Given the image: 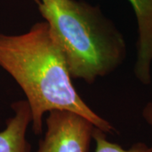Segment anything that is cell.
Returning a JSON list of instances; mask_svg holds the SVG:
<instances>
[{
	"mask_svg": "<svg viewBox=\"0 0 152 152\" xmlns=\"http://www.w3.org/2000/svg\"><path fill=\"white\" fill-rule=\"evenodd\" d=\"M47 130L36 152H89L95 126L69 111L48 113Z\"/></svg>",
	"mask_w": 152,
	"mask_h": 152,
	"instance_id": "3",
	"label": "cell"
},
{
	"mask_svg": "<svg viewBox=\"0 0 152 152\" xmlns=\"http://www.w3.org/2000/svg\"><path fill=\"white\" fill-rule=\"evenodd\" d=\"M106 133L97 128H94L92 139L96 143L95 152H152L151 146L143 142L134 144L129 149H124L119 145L109 141Z\"/></svg>",
	"mask_w": 152,
	"mask_h": 152,
	"instance_id": "6",
	"label": "cell"
},
{
	"mask_svg": "<svg viewBox=\"0 0 152 152\" xmlns=\"http://www.w3.org/2000/svg\"><path fill=\"white\" fill-rule=\"evenodd\" d=\"M0 68L26 95L36 134L42 133L45 113L55 110L79 114L106 134L115 133L113 126L77 92L64 54L46 21L37 22L19 35L0 33Z\"/></svg>",
	"mask_w": 152,
	"mask_h": 152,
	"instance_id": "1",
	"label": "cell"
},
{
	"mask_svg": "<svg viewBox=\"0 0 152 152\" xmlns=\"http://www.w3.org/2000/svg\"><path fill=\"white\" fill-rule=\"evenodd\" d=\"M73 79L92 84L124 61V38L101 10L80 0H34Z\"/></svg>",
	"mask_w": 152,
	"mask_h": 152,
	"instance_id": "2",
	"label": "cell"
},
{
	"mask_svg": "<svg viewBox=\"0 0 152 152\" xmlns=\"http://www.w3.org/2000/svg\"><path fill=\"white\" fill-rule=\"evenodd\" d=\"M142 117L152 129V102H149L145 104V106L142 110ZM151 148L152 151V145Z\"/></svg>",
	"mask_w": 152,
	"mask_h": 152,
	"instance_id": "7",
	"label": "cell"
},
{
	"mask_svg": "<svg viewBox=\"0 0 152 152\" xmlns=\"http://www.w3.org/2000/svg\"><path fill=\"white\" fill-rule=\"evenodd\" d=\"M11 107L14 115L0 131V152H31L26 139L27 129L31 124L30 106L26 100H21L14 102Z\"/></svg>",
	"mask_w": 152,
	"mask_h": 152,
	"instance_id": "5",
	"label": "cell"
},
{
	"mask_svg": "<svg viewBox=\"0 0 152 152\" xmlns=\"http://www.w3.org/2000/svg\"><path fill=\"white\" fill-rule=\"evenodd\" d=\"M138 26L137 54L134 75L143 85L151 83L152 0H129Z\"/></svg>",
	"mask_w": 152,
	"mask_h": 152,
	"instance_id": "4",
	"label": "cell"
}]
</instances>
